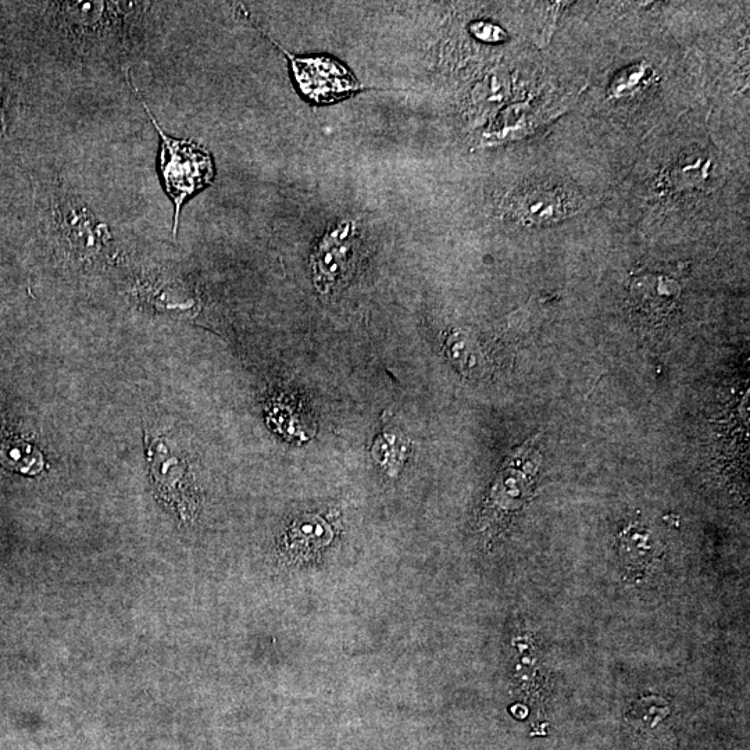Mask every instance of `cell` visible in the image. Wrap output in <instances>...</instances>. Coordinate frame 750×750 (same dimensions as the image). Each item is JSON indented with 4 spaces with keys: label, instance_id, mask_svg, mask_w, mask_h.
<instances>
[{
    "label": "cell",
    "instance_id": "6da1fadb",
    "mask_svg": "<svg viewBox=\"0 0 750 750\" xmlns=\"http://www.w3.org/2000/svg\"><path fill=\"white\" fill-rule=\"evenodd\" d=\"M541 460L538 437L510 453L482 510L480 525L485 534H496L531 498Z\"/></svg>",
    "mask_w": 750,
    "mask_h": 750
},
{
    "label": "cell",
    "instance_id": "7a4b0ae2",
    "mask_svg": "<svg viewBox=\"0 0 750 750\" xmlns=\"http://www.w3.org/2000/svg\"><path fill=\"white\" fill-rule=\"evenodd\" d=\"M139 100L148 113L150 121L155 125L160 142H162L159 170L164 189L174 203V232H177L178 220H180V213L185 200L191 198L192 195H195L196 192L207 187L213 181V159L206 149L195 144V142L169 137L160 128L155 116L150 113L145 100L141 98Z\"/></svg>",
    "mask_w": 750,
    "mask_h": 750
},
{
    "label": "cell",
    "instance_id": "3957f363",
    "mask_svg": "<svg viewBox=\"0 0 750 750\" xmlns=\"http://www.w3.org/2000/svg\"><path fill=\"white\" fill-rule=\"evenodd\" d=\"M292 73L303 95L313 102L327 105L338 102L363 89L344 64L327 56L296 57L285 53Z\"/></svg>",
    "mask_w": 750,
    "mask_h": 750
},
{
    "label": "cell",
    "instance_id": "277c9868",
    "mask_svg": "<svg viewBox=\"0 0 750 750\" xmlns=\"http://www.w3.org/2000/svg\"><path fill=\"white\" fill-rule=\"evenodd\" d=\"M359 237L352 221L338 224L324 235L312 256L314 284L321 294L346 281L353 270Z\"/></svg>",
    "mask_w": 750,
    "mask_h": 750
},
{
    "label": "cell",
    "instance_id": "5b68a950",
    "mask_svg": "<svg viewBox=\"0 0 750 750\" xmlns=\"http://www.w3.org/2000/svg\"><path fill=\"white\" fill-rule=\"evenodd\" d=\"M521 219L532 224H546L562 219L569 213V200L563 192L534 188L519 200Z\"/></svg>",
    "mask_w": 750,
    "mask_h": 750
},
{
    "label": "cell",
    "instance_id": "8992f818",
    "mask_svg": "<svg viewBox=\"0 0 750 750\" xmlns=\"http://www.w3.org/2000/svg\"><path fill=\"white\" fill-rule=\"evenodd\" d=\"M332 530L319 516L296 520L288 534V548L298 556L314 552L331 541Z\"/></svg>",
    "mask_w": 750,
    "mask_h": 750
},
{
    "label": "cell",
    "instance_id": "52a82bcc",
    "mask_svg": "<svg viewBox=\"0 0 750 750\" xmlns=\"http://www.w3.org/2000/svg\"><path fill=\"white\" fill-rule=\"evenodd\" d=\"M409 441L395 432H384L375 439L371 455L389 477H396L409 455Z\"/></svg>",
    "mask_w": 750,
    "mask_h": 750
},
{
    "label": "cell",
    "instance_id": "ba28073f",
    "mask_svg": "<svg viewBox=\"0 0 750 750\" xmlns=\"http://www.w3.org/2000/svg\"><path fill=\"white\" fill-rule=\"evenodd\" d=\"M475 37L482 39V41L498 42L503 41L505 38V32L500 30L496 25L488 23H478L473 25L471 28Z\"/></svg>",
    "mask_w": 750,
    "mask_h": 750
}]
</instances>
